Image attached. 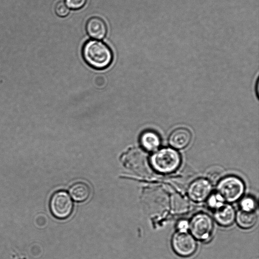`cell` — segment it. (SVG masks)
Returning <instances> with one entry per match:
<instances>
[{
  "label": "cell",
  "mask_w": 259,
  "mask_h": 259,
  "mask_svg": "<svg viewBox=\"0 0 259 259\" xmlns=\"http://www.w3.org/2000/svg\"><path fill=\"white\" fill-rule=\"evenodd\" d=\"M82 56L90 66L99 69L107 67L113 59L110 49L102 41L97 40H90L85 43Z\"/></svg>",
  "instance_id": "6da1fadb"
},
{
  "label": "cell",
  "mask_w": 259,
  "mask_h": 259,
  "mask_svg": "<svg viewBox=\"0 0 259 259\" xmlns=\"http://www.w3.org/2000/svg\"><path fill=\"white\" fill-rule=\"evenodd\" d=\"M181 158L179 153L173 149H161L152 154L150 163L157 171L169 174L175 171L180 165Z\"/></svg>",
  "instance_id": "7a4b0ae2"
},
{
  "label": "cell",
  "mask_w": 259,
  "mask_h": 259,
  "mask_svg": "<svg viewBox=\"0 0 259 259\" xmlns=\"http://www.w3.org/2000/svg\"><path fill=\"white\" fill-rule=\"evenodd\" d=\"M244 189V184L242 180L234 176L223 178L217 187V193L228 202H235L240 199Z\"/></svg>",
  "instance_id": "3957f363"
},
{
  "label": "cell",
  "mask_w": 259,
  "mask_h": 259,
  "mask_svg": "<svg viewBox=\"0 0 259 259\" xmlns=\"http://www.w3.org/2000/svg\"><path fill=\"white\" fill-rule=\"evenodd\" d=\"M121 159L127 167L138 174L144 177L151 175L147 154L142 149L131 148L122 155Z\"/></svg>",
  "instance_id": "277c9868"
},
{
  "label": "cell",
  "mask_w": 259,
  "mask_h": 259,
  "mask_svg": "<svg viewBox=\"0 0 259 259\" xmlns=\"http://www.w3.org/2000/svg\"><path fill=\"white\" fill-rule=\"evenodd\" d=\"M189 227L194 238L204 241L210 238L213 224L211 218L208 214L199 213L192 217Z\"/></svg>",
  "instance_id": "5b68a950"
},
{
  "label": "cell",
  "mask_w": 259,
  "mask_h": 259,
  "mask_svg": "<svg viewBox=\"0 0 259 259\" xmlns=\"http://www.w3.org/2000/svg\"><path fill=\"white\" fill-rule=\"evenodd\" d=\"M171 245L175 252L183 257L192 255L197 249L195 238L187 231L175 233L172 237Z\"/></svg>",
  "instance_id": "8992f818"
},
{
  "label": "cell",
  "mask_w": 259,
  "mask_h": 259,
  "mask_svg": "<svg viewBox=\"0 0 259 259\" xmlns=\"http://www.w3.org/2000/svg\"><path fill=\"white\" fill-rule=\"evenodd\" d=\"M50 208L53 215L58 219H64L72 212L73 203L69 195L65 191L55 192L50 201Z\"/></svg>",
  "instance_id": "52a82bcc"
},
{
  "label": "cell",
  "mask_w": 259,
  "mask_h": 259,
  "mask_svg": "<svg viewBox=\"0 0 259 259\" xmlns=\"http://www.w3.org/2000/svg\"><path fill=\"white\" fill-rule=\"evenodd\" d=\"M212 185L208 180L200 178L192 182L188 188V195L193 201L199 202L206 200L212 191Z\"/></svg>",
  "instance_id": "ba28073f"
},
{
  "label": "cell",
  "mask_w": 259,
  "mask_h": 259,
  "mask_svg": "<svg viewBox=\"0 0 259 259\" xmlns=\"http://www.w3.org/2000/svg\"><path fill=\"white\" fill-rule=\"evenodd\" d=\"M213 217L218 224L223 227H228L234 222L236 213L233 206L224 203L213 210Z\"/></svg>",
  "instance_id": "9c48e42d"
},
{
  "label": "cell",
  "mask_w": 259,
  "mask_h": 259,
  "mask_svg": "<svg viewBox=\"0 0 259 259\" xmlns=\"http://www.w3.org/2000/svg\"><path fill=\"white\" fill-rule=\"evenodd\" d=\"M192 135L190 131L184 127L174 130L168 138L169 145L174 148L181 149L187 147L191 142Z\"/></svg>",
  "instance_id": "30bf717a"
},
{
  "label": "cell",
  "mask_w": 259,
  "mask_h": 259,
  "mask_svg": "<svg viewBox=\"0 0 259 259\" xmlns=\"http://www.w3.org/2000/svg\"><path fill=\"white\" fill-rule=\"evenodd\" d=\"M86 30L91 37L96 39H101L106 34L107 26L101 18L93 17L87 21Z\"/></svg>",
  "instance_id": "8fae6325"
},
{
  "label": "cell",
  "mask_w": 259,
  "mask_h": 259,
  "mask_svg": "<svg viewBox=\"0 0 259 259\" xmlns=\"http://www.w3.org/2000/svg\"><path fill=\"white\" fill-rule=\"evenodd\" d=\"M140 143L142 148L148 151H154L159 147L161 141L159 135L152 131H146L140 137Z\"/></svg>",
  "instance_id": "7c38bea8"
},
{
  "label": "cell",
  "mask_w": 259,
  "mask_h": 259,
  "mask_svg": "<svg viewBox=\"0 0 259 259\" xmlns=\"http://www.w3.org/2000/svg\"><path fill=\"white\" fill-rule=\"evenodd\" d=\"M236 222L241 228L247 229L252 228L257 221V215L254 211L239 210L235 216Z\"/></svg>",
  "instance_id": "4fadbf2b"
},
{
  "label": "cell",
  "mask_w": 259,
  "mask_h": 259,
  "mask_svg": "<svg viewBox=\"0 0 259 259\" xmlns=\"http://www.w3.org/2000/svg\"><path fill=\"white\" fill-rule=\"evenodd\" d=\"M72 198L76 201L82 202L87 200L90 194L89 186L83 182H77L73 184L69 189Z\"/></svg>",
  "instance_id": "5bb4252c"
},
{
  "label": "cell",
  "mask_w": 259,
  "mask_h": 259,
  "mask_svg": "<svg viewBox=\"0 0 259 259\" xmlns=\"http://www.w3.org/2000/svg\"><path fill=\"white\" fill-rule=\"evenodd\" d=\"M172 208L176 212L182 213L186 211L188 208L187 201L178 194L172 196L171 199Z\"/></svg>",
  "instance_id": "9a60e30c"
},
{
  "label": "cell",
  "mask_w": 259,
  "mask_h": 259,
  "mask_svg": "<svg viewBox=\"0 0 259 259\" xmlns=\"http://www.w3.org/2000/svg\"><path fill=\"white\" fill-rule=\"evenodd\" d=\"M241 209L245 211H254L256 207V202L251 196L244 197L240 202Z\"/></svg>",
  "instance_id": "2e32d148"
},
{
  "label": "cell",
  "mask_w": 259,
  "mask_h": 259,
  "mask_svg": "<svg viewBox=\"0 0 259 259\" xmlns=\"http://www.w3.org/2000/svg\"><path fill=\"white\" fill-rule=\"evenodd\" d=\"M224 203H225V201L217 193L209 195L208 197V205L213 210L221 206Z\"/></svg>",
  "instance_id": "e0dca14e"
},
{
  "label": "cell",
  "mask_w": 259,
  "mask_h": 259,
  "mask_svg": "<svg viewBox=\"0 0 259 259\" xmlns=\"http://www.w3.org/2000/svg\"><path fill=\"white\" fill-rule=\"evenodd\" d=\"M55 10L56 14L60 17H66L70 11L69 8L63 1H59L56 4Z\"/></svg>",
  "instance_id": "ac0fdd59"
},
{
  "label": "cell",
  "mask_w": 259,
  "mask_h": 259,
  "mask_svg": "<svg viewBox=\"0 0 259 259\" xmlns=\"http://www.w3.org/2000/svg\"><path fill=\"white\" fill-rule=\"evenodd\" d=\"M86 2L87 0H65V4L68 7L73 10L81 8Z\"/></svg>",
  "instance_id": "d6986e66"
},
{
  "label": "cell",
  "mask_w": 259,
  "mask_h": 259,
  "mask_svg": "<svg viewBox=\"0 0 259 259\" xmlns=\"http://www.w3.org/2000/svg\"><path fill=\"white\" fill-rule=\"evenodd\" d=\"M188 228V222L185 220L180 221L177 224V228L180 231H187Z\"/></svg>",
  "instance_id": "ffe728a7"
}]
</instances>
